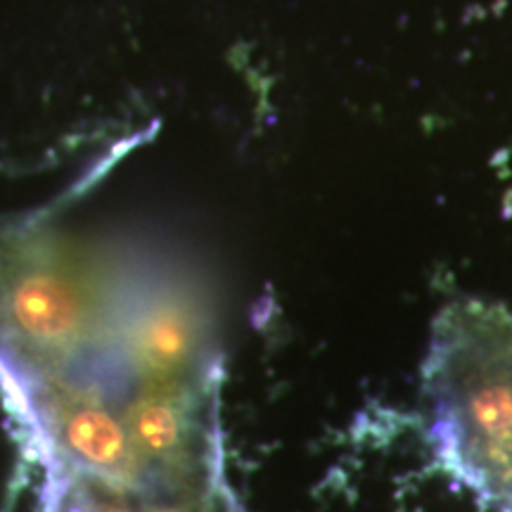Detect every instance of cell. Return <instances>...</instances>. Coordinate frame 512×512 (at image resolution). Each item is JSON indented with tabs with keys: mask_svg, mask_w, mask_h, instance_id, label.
<instances>
[{
	"mask_svg": "<svg viewBox=\"0 0 512 512\" xmlns=\"http://www.w3.org/2000/svg\"><path fill=\"white\" fill-rule=\"evenodd\" d=\"M422 401L441 467L489 512H512V311L484 299L441 309Z\"/></svg>",
	"mask_w": 512,
	"mask_h": 512,
	"instance_id": "1",
	"label": "cell"
},
{
	"mask_svg": "<svg viewBox=\"0 0 512 512\" xmlns=\"http://www.w3.org/2000/svg\"><path fill=\"white\" fill-rule=\"evenodd\" d=\"M0 323L24 354L55 363L86 344L93 313L72 278L48 268H31L5 287Z\"/></svg>",
	"mask_w": 512,
	"mask_h": 512,
	"instance_id": "2",
	"label": "cell"
},
{
	"mask_svg": "<svg viewBox=\"0 0 512 512\" xmlns=\"http://www.w3.org/2000/svg\"><path fill=\"white\" fill-rule=\"evenodd\" d=\"M43 411L57 444L81 470L117 486H136L143 460L119 420L98 396L67 384L43 389Z\"/></svg>",
	"mask_w": 512,
	"mask_h": 512,
	"instance_id": "3",
	"label": "cell"
},
{
	"mask_svg": "<svg viewBox=\"0 0 512 512\" xmlns=\"http://www.w3.org/2000/svg\"><path fill=\"white\" fill-rule=\"evenodd\" d=\"M207 325L185 299H162L131 323L128 354L152 382H183L204 361Z\"/></svg>",
	"mask_w": 512,
	"mask_h": 512,
	"instance_id": "4",
	"label": "cell"
},
{
	"mask_svg": "<svg viewBox=\"0 0 512 512\" xmlns=\"http://www.w3.org/2000/svg\"><path fill=\"white\" fill-rule=\"evenodd\" d=\"M124 425L140 460L185 467L195 446V413L183 382H152L126 408Z\"/></svg>",
	"mask_w": 512,
	"mask_h": 512,
	"instance_id": "5",
	"label": "cell"
},
{
	"mask_svg": "<svg viewBox=\"0 0 512 512\" xmlns=\"http://www.w3.org/2000/svg\"><path fill=\"white\" fill-rule=\"evenodd\" d=\"M93 512H133V510L119 508V505H102V508H95Z\"/></svg>",
	"mask_w": 512,
	"mask_h": 512,
	"instance_id": "6",
	"label": "cell"
}]
</instances>
